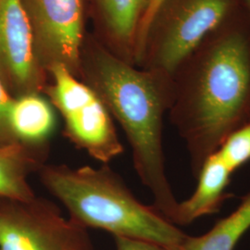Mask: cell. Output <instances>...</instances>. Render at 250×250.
I'll list each match as a JSON object with an SVG mask.
<instances>
[{"mask_svg":"<svg viewBox=\"0 0 250 250\" xmlns=\"http://www.w3.org/2000/svg\"><path fill=\"white\" fill-rule=\"evenodd\" d=\"M216 152L232 172L250 161V122L229 134Z\"/></svg>","mask_w":250,"mask_h":250,"instance_id":"obj_14","label":"cell"},{"mask_svg":"<svg viewBox=\"0 0 250 250\" xmlns=\"http://www.w3.org/2000/svg\"><path fill=\"white\" fill-rule=\"evenodd\" d=\"M37 174L43 187L66 208L69 218L83 228L154 242L168 250L188 236L152 206L142 204L107 164L72 168L45 163Z\"/></svg>","mask_w":250,"mask_h":250,"instance_id":"obj_3","label":"cell"},{"mask_svg":"<svg viewBox=\"0 0 250 250\" xmlns=\"http://www.w3.org/2000/svg\"><path fill=\"white\" fill-rule=\"evenodd\" d=\"M30 21L36 55L47 70L62 64L80 75L83 0H21Z\"/></svg>","mask_w":250,"mask_h":250,"instance_id":"obj_7","label":"cell"},{"mask_svg":"<svg viewBox=\"0 0 250 250\" xmlns=\"http://www.w3.org/2000/svg\"><path fill=\"white\" fill-rule=\"evenodd\" d=\"M47 72L52 83L45 92L64 120L63 135L102 164L123 154L113 118L99 95L62 64L51 66Z\"/></svg>","mask_w":250,"mask_h":250,"instance_id":"obj_5","label":"cell"},{"mask_svg":"<svg viewBox=\"0 0 250 250\" xmlns=\"http://www.w3.org/2000/svg\"><path fill=\"white\" fill-rule=\"evenodd\" d=\"M80 75L122 126L135 171L151 193L152 207L171 223L178 201L166 175L162 136L164 114L173 101L172 77L138 70L101 49L82 60Z\"/></svg>","mask_w":250,"mask_h":250,"instance_id":"obj_2","label":"cell"},{"mask_svg":"<svg viewBox=\"0 0 250 250\" xmlns=\"http://www.w3.org/2000/svg\"><path fill=\"white\" fill-rule=\"evenodd\" d=\"M232 174L217 152L209 156L197 176L195 192L187 200L178 202L171 223L188 225L203 216L217 213L224 200L230 197L226 188Z\"/></svg>","mask_w":250,"mask_h":250,"instance_id":"obj_9","label":"cell"},{"mask_svg":"<svg viewBox=\"0 0 250 250\" xmlns=\"http://www.w3.org/2000/svg\"><path fill=\"white\" fill-rule=\"evenodd\" d=\"M250 229V193L231 214L220 220L208 232L188 235L179 246L169 250H233Z\"/></svg>","mask_w":250,"mask_h":250,"instance_id":"obj_12","label":"cell"},{"mask_svg":"<svg viewBox=\"0 0 250 250\" xmlns=\"http://www.w3.org/2000/svg\"><path fill=\"white\" fill-rule=\"evenodd\" d=\"M110 32L125 45L134 47L146 0H98Z\"/></svg>","mask_w":250,"mask_h":250,"instance_id":"obj_13","label":"cell"},{"mask_svg":"<svg viewBox=\"0 0 250 250\" xmlns=\"http://www.w3.org/2000/svg\"><path fill=\"white\" fill-rule=\"evenodd\" d=\"M49 143L39 146L9 144L0 146V197L29 200L36 197L28 182L49 156Z\"/></svg>","mask_w":250,"mask_h":250,"instance_id":"obj_10","label":"cell"},{"mask_svg":"<svg viewBox=\"0 0 250 250\" xmlns=\"http://www.w3.org/2000/svg\"><path fill=\"white\" fill-rule=\"evenodd\" d=\"M0 250H94L87 229L51 200L0 197Z\"/></svg>","mask_w":250,"mask_h":250,"instance_id":"obj_6","label":"cell"},{"mask_svg":"<svg viewBox=\"0 0 250 250\" xmlns=\"http://www.w3.org/2000/svg\"><path fill=\"white\" fill-rule=\"evenodd\" d=\"M114 242L116 250H169L154 242L124 236H115Z\"/></svg>","mask_w":250,"mask_h":250,"instance_id":"obj_17","label":"cell"},{"mask_svg":"<svg viewBox=\"0 0 250 250\" xmlns=\"http://www.w3.org/2000/svg\"><path fill=\"white\" fill-rule=\"evenodd\" d=\"M9 123L17 142L39 146L49 143L56 128V117L50 103L40 94H28L13 99Z\"/></svg>","mask_w":250,"mask_h":250,"instance_id":"obj_11","label":"cell"},{"mask_svg":"<svg viewBox=\"0 0 250 250\" xmlns=\"http://www.w3.org/2000/svg\"><path fill=\"white\" fill-rule=\"evenodd\" d=\"M13 99L0 77V146L16 143L9 127V114Z\"/></svg>","mask_w":250,"mask_h":250,"instance_id":"obj_16","label":"cell"},{"mask_svg":"<svg viewBox=\"0 0 250 250\" xmlns=\"http://www.w3.org/2000/svg\"><path fill=\"white\" fill-rule=\"evenodd\" d=\"M244 7V0H166L149 27L138 64L172 76L207 36Z\"/></svg>","mask_w":250,"mask_h":250,"instance_id":"obj_4","label":"cell"},{"mask_svg":"<svg viewBox=\"0 0 250 250\" xmlns=\"http://www.w3.org/2000/svg\"><path fill=\"white\" fill-rule=\"evenodd\" d=\"M166 0H146V6L145 9L143 18L141 20L140 26L138 29V33L136 36L135 41V47H134V62L138 63L140 56L143 50L144 44L146 38V35L148 33L149 27L151 25L152 21L155 18L158 10L160 9L162 4Z\"/></svg>","mask_w":250,"mask_h":250,"instance_id":"obj_15","label":"cell"},{"mask_svg":"<svg viewBox=\"0 0 250 250\" xmlns=\"http://www.w3.org/2000/svg\"><path fill=\"white\" fill-rule=\"evenodd\" d=\"M244 3H245V6H246V8H247L250 14V0H244Z\"/></svg>","mask_w":250,"mask_h":250,"instance_id":"obj_18","label":"cell"},{"mask_svg":"<svg viewBox=\"0 0 250 250\" xmlns=\"http://www.w3.org/2000/svg\"><path fill=\"white\" fill-rule=\"evenodd\" d=\"M171 124L187 144L193 175L229 134L250 122V14L210 33L172 74Z\"/></svg>","mask_w":250,"mask_h":250,"instance_id":"obj_1","label":"cell"},{"mask_svg":"<svg viewBox=\"0 0 250 250\" xmlns=\"http://www.w3.org/2000/svg\"><path fill=\"white\" fill-rule=\"evenodd\" d=\"M46 71L36 55L33 30L21 0H0V77L12 98L40 94Z\"/></svg>","mask_w":250,"mask_h":250,"instance_id":"obj_8","label":"cell"}]
</instances>
